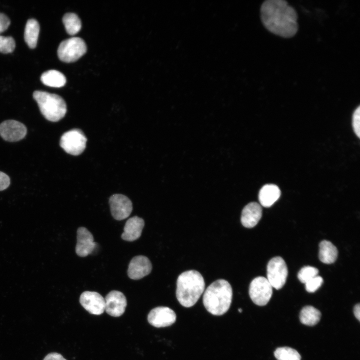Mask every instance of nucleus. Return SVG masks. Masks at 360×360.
<instances>
[{"label":"nucleus","mask_w":360,"mask_h":360,"mask_svg":"<svg viewBox=\"0 0 360 360\" xmlns=\"http://www.w3.org/2000/svg\"><path fill=\"white\" fill-rule=\"evenodd\" d=\"M110 210L113 218L118 220L127 218L132 210L131 200L122 194H114L109 198Z\"/></svg>","instance_id":"1a4fd4ad"},{"label":"nucleus","mask_w":360,"mask_h":360,"mask_svg":"<svg viewBox=\"0 0 360 360\" xmlns=\"http://www.w3.org/2000/svg\"><path fill=\"white\" fill-rule=\"evenodd\" d=\"M280 196V190L276 185L266 184L260 190L258 200L262 206L268 208L272 206L277 201Z\"/></svg>","instance_id":"a211bd4d"},{"label":"nucleus","mask_w":360,"mask_h":360,"mask_svg":"<svg viewBox=\"0 0 360 360\" xmlns=\"http://www.w3.org/2000/svg\"><path fill=\"white\" fill-rule=\"evenodd\" d=\"M86 141L87 138L83 132L80 129L74 128L62 136L60 145L66 153L78 156L84 150Z\"/></svg>","instance_id":"423d86ee"},{"label":"nucleus","mask_w":360,"mask_h":360,"mask_svg":"<svg viewBox=\"0 0 360 360\" xmlns=\"http://www.w3.org/2000/svg\"><path fill=\"white\" fill-rule=\"evenodd\" d=\"M338 254L337 248L330 242L324 240L320 242L318 257L322 262L332 264L336 260Z\"/></svg>","instance_id":"6ab92c4d"},{"label":"nucleus","mask_w":360,"mask_h":360,"mask_svg":"<svg viewBox=\"0 0 360 360\" xmlns=\"http://www.w3.org/2000/svg\"><path fill=\"white\" fill-rule=\"evenodd\" d=\"M278 360H300L301 356L294 349L290 347L278 348L274 352Z\"/></svg>","instance_id":"b1692460"},{"label":"nucleus","mask_w":360,"mask_h":360,"mask_svg":"<svg viewBox=\"0 0 360 360\" xmlns=\"http://www.w3.org/2000/svg\"><path fill=\"white\" fill-rule=\"evenodd\" d=\"M76 239V252L80 256L85 257L91 254L96 247L92 234L84 227L78 229Z\"/></svg>","instance_id":"2eb2a0df"},{"label":"nucleus","mask_w":360,"mask_h":360,"mask_svg":"<svg viewBox=\"0 0 360 360\" xmlns=\"http://www.w3.org/2000/svg\"><path fill=\"white\" fill-rule=\"evenodd\" d=\"M80 302L89 313L100 315L105 310L104 298L96 292L85 291L80 297Z\"/></svg>","instance_id":"f8f14e48"},{"label":"nucleus","mask_w":360,"mask_h":360,"mask_svg":"<svg viewBox=\"0 0 360 360\" xmlns=\"http://www.w3.org/2000/svg\"><path fill=\"white\" fill-rule=\"evenodd\" d=\"M27 133L22 123L14 120L4 121L0 124V136L5 140L15 142L23 139Z\"/></svg>","instance_id":"9d476101"},{"label":"nucleus","mask_w":360,"mask_h":360,"mask_svg":"<svg viewBox=\"0 0 360 360\" xmlns=\"http://www.w3.org/2000/svg\"><path fill=\"white\" fill-rule=\"evenodd\" d=\"M40 32V25L38 22L34 18L28 20L24 32L25 42L30 48L36 47Z\"/></svg>","instance_id":"aec40b11"},{"label":"nucleus","mask_w":360,"mask_h":360,"mask_svg":"<svg viewBox=\"0 0 360 360\" xmlns=\"http://www.w3.org/2000/svg\"><path fill=\"white\" fill-rule=\"evenodd\" d=\"M16 43L12 36H0V52L8 54L12 52L15 48Z\"/></svg>","instance_id":"a878e982"},{"label":"nucleus","mask_w":360,"mask_h":360,"mask_svg":"<svg viewBox=\"0 0 360 360\" xmlns=\"http://www.w3.org/2000/svg\"><path fill=\"white\" fill-rule=\"evenodd\" d=\"M354 313L356 318L360 320V304H356L354 309Z\"/></svg>","instance_id":"2f4dec72"},{"label":"nucleus","mask_w":360,"mask_h":360,"mask_svg":"<svg viewBox=\"0 0 360 360\" xmlns=\"http://www.w3.org/2000/svg\"><path fill=\"white\" fill-rule=\"evenodd\" d=\"M84 41L78 37H72L62 41L58 48L60 60L65 62L76 61L86 52Z\"/></svg>","instance_id":"39448f33"},{"label":"nucleus","mask_w":360,"mask_h":360,"mask_svg":"<svg viewBox=\"0 0 360 360\" xmlns=\"http://www.w3.org/2000/svg\"><path fill=\"white\" fill-rule=\"evenodd\" d=\"M152 265L150 260L144 256H137L130 261L128 275L132 280H140L150 274Z\"/></svg>","instance_id":"4468645a"},{"label":"nucleus","mask_w":360,"mask_h":360,"mask_svg":"<svg viewBox=\"0 0 360 360\" xmlns=\"http://www.w3.org/2000/svg\"><path fill=\"white\" fill-rule=\"evenodd\" d=\"M42 82L48 86L60 88L64 86L66 82V78L64 74L56 70H48L42 74Z\"/></svg>","instance_id":"412c9836"},{"label":"nucleus","mask_w":360,"mask_h":360,"mask_svg":"<svg viewBox=\"0 0 360 360\" xmlns=\"http://www.w3.org/2000/svg\"><path fill=\"white\" fill-rule=\"evenodd\" d=\"M321 317L320 312L312 306L304 307L300 314V322L306 326H314L316 324Z\"/></svg>","instance_id":"4be33fe9"},{"label":"nucleus","mask_w":360,"mask_h":360,"mask_svg":"<svg viewBox=\"0 0 360 360\" xmlns=\"http://www.w3.org/2000/svg\"><path fill=\"white\" fill-rule=\"evenodd\" d=\"M322 278L317 276L305 283L306 289L309 292H314L322 286Z\"/></svg>","instance_id":"bb28decb"},{"label":"nucleus","mask_w":360,"mask_h":360,"mask_svg":"<svg viewBox=\"0 0 360 360\" xmlns=\"http://www.w3.org/2000/svg\"><path fill=\"white\" fill-rule=\"evenodd\" d=\"M205 282L202 275L195 270L183 272L176 282V296L180 304L186 307L193 306L203 293Z\"/></svg>","instance_id":"7ed1b4c3"},{"label":"nucleus","mask_w":360,"mask_h":360,"mask_svg":"<svg viewBox=\"0 0 360 360\" xmlns=\"http://www.w3.org/2000/svg\"><path fill=\"white\" fill-rule=\"evenodd\" d=\"M10 178L5 173L0 172V190L6 189L10 186Z\"/></svg>","instance_id":"c756f323"},{"label":"nucleus","mask_w":360,"mask_h":360,"mask_svg":"<svg viewBox=\"0 0 360 360\" xmlns=\"http://www.w3.org/2000/svg\"><path fill=\"white\" fill-rule=\"evenodd\" d=\"M238 310L240 312H242V310L240 308H238Z\"/></svg>","instance_id":"473e14b6"},{"label":"nucleus","mask_w":360,"mask_h":360,"mask_svg":"<svg viewBox=\"0 0 360 360\" xmlns=\"http://www.w3.org/2000/svg\"><path fill=\"white\" fill-rule=\"evenodd\" d=\"M62 22L66 32L70 35H74L80 30V20L74 13L66 14L62 18Z\"/></svg>","instance_id":"5701e85b"},{"label":"nucleus","mask_w":360,"mask_h":360,"mask_svg":"<svg viewBox=\"0 0 360 360\" xmlns=\"http://www.w3.org/2000/svg\"><path fill=\"white\" fill-rule=\"evenodd\" d=\"M232 298V290L230 283L219 279L212 283L203 296V304L206 310L214 316H221L229 309Z\"/></svg>","instance_id":"f03ea898"},{"label":"nucleus","mask_w":360,"mask_h":360,"mask_svg":"<svg viewBox=\"0 0 360 360\" xmlns=\"http://www.w3.org/2000/svg\"><path fill=\"white\" fill-rule=\"evenodd\" d=\"M352 125L354 131L356 136L360 137V106L354 110L352 117Z\"/></svg>","instance_id":"cd10ccee"},{"label":"nucleus","mask_w":360,"mask_h":360,"mask_svg":"<svg viewBox=\"0 0 360 360\" xmlns=\"http://www.w3.org/2000/svg\"><path fill=\"white\" fill-rule=\"evenodd\" d=\"M33 98L42 114L47 120L56 122L64 116L67 110L66 104L60 96L44 91L36 90L33 93Z\"/></svg>","instance_id":"20e7f679"},{"label":"nucleus","mask_w":360,"mask_h":360,"mask_svg":"<svg viewBox=\"0 0 360 360\" xmlns=\"http://www.w3.org/2000/svg\"><path fill=\"white\" fill-rule=\"evenodd\" d=\"M288 274L286 262L280 256L272 258L267 265V280L272 288L280 290L284 285Z\"/></svg>","instance_id":"0eeeda50"},{"label":"nucleus","mask_w":360,"mask_h":360,"mask_svg":"<svg viewBox=\"0 0 360 360\" xmlns=\"http://www.w3.org/2000/svg\"><path fill=\"white\" fill-rule=\"evenodd\" d=\"M43 360H66L63 356L58 352H53L48 354Z\"/></svg>","instance_id":"7c9ffc66"},{"label":"nucleus","mask_w":360,"mask_h":360,"mask_svg":"<svg viewBox=\"0 0 360 360\" xmlns=\"http://www.w3.org/2000/svg\"><path fill=\"white\" fill-rule=\"evenodd\" d=\"M260 18L270 32L284 38H290L298 30V14L284 0H266L260 6Z\"/></svg>","instance_id":"f257e3e1"},{"label":"nucleus","mask_w":360,"mask_h":360,"mask_svg":"<svg viewBox=\"0 0 360 360\" xmlns=\"http://www.w3.org/2000/svg\"><path fill=\"white\" fill-rule=\"evenodd\" d=\"M272 294V287L263 276H258L251 282L249 286V295L252 301L256 305H266Z\"/></svg>","instance_id":"6e6552de"},{"label":"nucleus","mask_w":360,"mask_h":360,"mask_svg":"<svg viewBox=\"0 0 360 360\" xmlns=\"http://www.w3.org/2000/svg\"><path fill=\"white\" fill-rule=\"evenodd\" d=\"M318 270L314 267L305 266L302 268L298 274L299 280L304 284L318 276Z\"/></svg>","instance_id":"393cba45"},{"label":"nucleus","mask_w":360,"mask_h":360,"mask_svg":"<svg viewBox=\"0 0 360 360\" xmlns=\"http://www.w3.org/2000/svg\"><path fill=\"white\" fill-rule=\"evenodd\" d=\"M262 216V208L256 202H251L246 204L242 212L240 221L243 226L252 228L256 226Z\"/></svg>","instance_id":"dca6fc26"},{"label":"nucleus","mask_w":360,"mask_h":360,"mask_svg":"<svg viewBox=\"0 0 360 360\" xmlns=\"http://www.w3.org/2000/svg\"><path fill=\"white\" fill-rule=\"evenodd\" d=\"M10 24V18L5 14L0 12V34L7 30Z\"/></svg>","instance_id":"c85d7f7f"},{"label":"nucleus","mask_w":360,"mask_h":360,"mask_svg":"<svg viewBox=\"0 0 360 360\" xmlns=\"http://www.w3.org/2000/svg\"><path fill=\"white\" fill-rule=\"evenodd\" d=\"M144 226V220L141 218L134 216L128 218L121 235L122 238L128 242L138 240L141 236Z\"/></svg>","instance_id":"f3484780"},{"label":"nucleus","mask_w":360,"mask_h":360,"mask_svg":"<svg viewBox=\"0 0 360 360\" xmlns=\"http://www.w3.org/2000/svg\"><path fill=\"white\" fill-rule=\"evenodd\" d=\"M174 312L168 307L158 306L152 309L148 316V322L156 328L168 326L176 320Z\"/></svg>","instance_id":"9b49d317"},{"label":"nucleus","mask_w":360,"mask_h":360,"mask_svg":"<svg viewBox=\"0 0 360 360\" xmlns=\"http://www.w3.org/2000/svg\"><path fill=\"white\" fill-rule=\"evenodd\" d=\"M104 301L105 310L110 316L118 317L124 313L127 301L125 296L122 292L110 291L106 296Z\"/></svg>","instance_id":"ddd939ff"}]
</instances>
